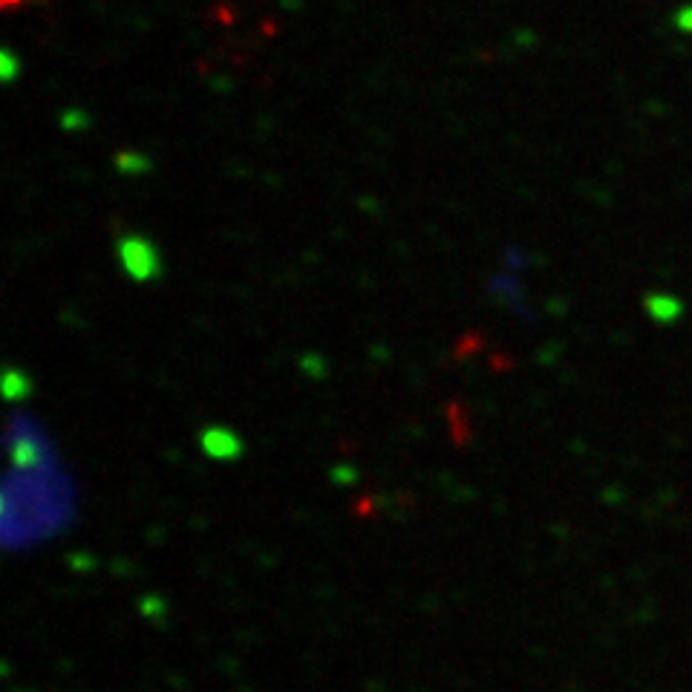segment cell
<instances>
[{"mask_svg": "<svg viewBox=\"0 0 692 692\" xmlns=\"http://www.w3.org/2000/svg\"><path fill=\"white\" fill-rule=\"evenodd\" d=\"M3 78H6V81L15 78V58H12V52L9 50H3Z\"/></svg>", "mask_w": 692, "mask_h": 692, "instance_id": "5", "label": "cell"}, {"mask_svg": "<svg viewBox=\"0 0 692 692\" xmlns=\"http://www.w3.org/2000/svg\"><path fill=\"white\" fill-rule=\"evenodd\" d=\"M119 260H122L124 272L130 274V280H136V283H150L162 274L159 251L142 234H124L119 240Z\"/></svg>", "mask_w": 692, "mask_h": 692, "instance_id": "1", "label": "cell"}, {"mask_svg": "<svg viewBox=\"0 0 692 692\" xmlns=\"http://www.w3.org/2000/svg\"><path fill=\"white\" fill-rule=\"evenodd\" d=\"M202 450L217 462H231V459H240L243 442L237 433H231L225 427H208V430H202Z\"/></svg>", "mask_w": 692, "mask_h": 692, "instance_id": "2", "label": "cell"}, {"mask_svg": "<svg viewBox=\"0 0 692 692\" xmlns=\"http://www.w3.org/2000/svg\"><path fill=\"white\" fill-rule=\"evenodd\" d=\"M3 390H6V396L12 398V401H18V398H24L26 393H29V378H26V375H21L18 370H6V378H3Z\"/></svg>", "mask_w": 692, "mask_h": 692, "instance_id": "3", "label": "cell"}, {"mask_svg": "<svg viewBox=\"0 0 692 692\" xmlns=\"http://www.w3.org/2000/svg\"><path fill=\"white\" fill-rule=\"evenodd\" d=\"M116 168L122 173L148 171V159H142V156H136V153H122V156L116 159Z\"/></svg>", "mask_w": 692, "mask_h": 692, "instance_id": "4", "label": "cell"}]
</instances>
